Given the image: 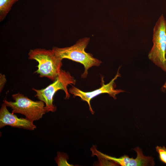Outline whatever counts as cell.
<instances>
[{
	"label": "cell",
	"instance_id": "cell-1",
	"mask_svg": "<svg viewBox=\"0 0 166 166\" xmlns=\"http://www.w3.org/2000/svg\"><path fill=\"white\" fill-rule=\"evenodd\" d=\"M90 38H85L79 39L74 45L69 47L59 48L54 47L52 50L58 57L63 59H67L79 63L84 66V71L81 75L82 78H86L89 69L93 66H98L102 62L94 57L91 53L86 52Z\"/></svg>",
	"mask_w": 166,
	"mask_h": 166
},
{
	"label": "cell",
	"instance_id": "cell-2",
	"mask_svg": "<svg viewBox=\"0 0 166 166\" xmlns=\"http://www.w3.org/2000/svg\"><path fill=\"white\" fill-rule=\"evenodd\" d=\"M28 58L38 63L37 69L34 72L41 77H46L53 81L61 69L62 59L57 57L52 49L35 48L30 49Z\"/></svg>",
	"mask_w": 166,
	"mask_h": 166
},
{
	"label": "cell",
	"instance_id": "cell-3",
	"mask_svg": "<svg viewBox=\"0 0 166 166\" xmlns=\"http://www.w3.org/2000/svg\"><path fill=\"white\" fill-rule=\"evenodd\" d=\"M76 82V80L69 72L61 69L52 83L44 89H37L33 88L32 90L36 93L35 97L45 103L46 112H53L57 109L53 104V97L56 92L60 90L64 91L65 94V99H68L70 95L67 87L69 85H74Z\"/></svg>",
	"mask_w": 166,
	"mask_h": 166
},
{
	"label": "cell",
	"instance_id": "cell-4",
	"mask_svg": "<svg viewBox=\"0 0 166 166\" xmlns=\"http://www.w3.org/2000/svg\"><path fill=\"white\" fill-rule=\"evenodd\" d=\"M12 97L14 101L4 100L3 102L11 109L12 113L23 115L32 122L41 119L47 113L45 104L42 101L32 100L20 93L12 95Z\"/></svg>",
	"mask_w": 166,
	"mask_h": 166
},
{
	"label": "cell",
	"instance_id": "cell-5",
	"mask_svg": "<svg viewBox=\"0 0 166 166\" xmlns=\"http://www.w3.org/2000/svg\"><path fill=\"white\" fill-rule=\"evenodd\" d=\"M153 45L148 57L153 63L166 72V20L162 14L153 29Z\"/></svg>",
	"mask_w": 166,
	"mask_h": 166
},
{
	"label": "cell",
	"instance_id": "cell-6",
	"mask_svg": "<svg viewBox=\"0 0 166 166\" xmlns=\"http://www.w3.org/2000/svg\"><path fill=\"white\" fill-rule=\"evenodd\" d=\"M120 67L118 68L115 77L108 83L105 84L103 78L102 77L101 87L98 89L91 92H85L72 85L69 89V93L73 95L74 96L79 97L82 100L86 101L89 105L90 111L91 113L93 114L94 112L91 107L90 103L92 98L100 94L106 93L115 99H116V95L117 94L125 91L121 89H115L116 86L115 81L121 76L119 73Z\"/></svg>",
	"mask_w": 166,
	"mask_h": 166
},
{
	"label": "cell",
	"instance_id": "cell-7",
	"mask_svg": "<svg viewBox=\"0 0 166 166\" xmlns=\"http://www.w3.org/2000/svg\"><path fill=\"white\" fill-rule=\"evenodd\" d=\"M137 153L135 159L130 158L127 155H124L119 158L112 157L103 153L97 150L96 147L92 150V155H95L99 159L110 160L122 166H153L155 165L153 158L149 156H145L139 147L133 149Z\"/></svg>",
	"mask_w": 166,
	"mask_h": 166
},
{
	"label": "cell",
	"instance_id": "cell-8",
	"mask_svg": "<svg viewBox=\"0 0 166 166\" xmlns=\"http://www.w3.org/2000/svg\"><path fill=\"white\" fill-rule=\"evenodd\" d=\"M3 102L0 109V128L9 125L14 128L33 130L36 126L26 118H18L14 113L9 112Z\"/></svg>",
	"mask_w": 166,
	"mask_h": 166
},
{
	"label": "cell",
	"instance_id": "cell-9",
	"mask_svg": "<svg viewBox=\"0 0 166 166\" xmlns=\"http://www.w3.org/2000/svg\"><path fill=\"white\" fill-rule=\"evenodd\" d=\"M18 0H0V21H2Z\"/></svg>",
	"mask_w": 166,
	"mask_h": 166
},
{
	"label": "cell",
	"instance_id": "cell-10",
	"mask_svg": "<svg viewBox=\"0 0 166 166\" xmlns=\"http://www.w3.org/2000/svg\"><path fill=\"white\" fill-rule=\"evenodd\" d=\"M156 152L159 154L160 160L162 162L166 164V148L164 146L162 147L156 146Z\"/></svg>",
	"mask_w": 166,
	"mask_h": 166
},
{
	"label": "cell",
	"instance_id": "cell-11",
	"mask_svg": "<svg viewBox=\"0 0 166 166\" xmlns=\"http://www.w3.org/2000/svg\"><path fill=\"white\" fill-rule=\"evenodd\" d=\"M0 75V90L1 92L4 86L6 81V80L4 75L1 73Z\"/></svg>",
	"mask_w": 166,
	"mask_h": 166
},
{
	"label": "cell",
	"instance_id": "cell-12",
	"mask_svg": "<svg viewBox=\"0 0 166 166\" xmlns=\"http://www.w3.org/2000/svg\"><path fill=\"white\" fill-rule=\"evenodd\" d=\"M162 88L164 89H166V81L165 82L164 85H163V86L162 87Z\"/></svg>",
	"mask_w": 166,
	"mask_h": 166
}]
</instances>
